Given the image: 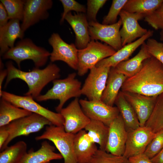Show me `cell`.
I'll return each instance as SVG.
<instances>
[{
	"label": "cell",
	"mask_w": 163,
	"mask_h": 163,
	"mask_svg": "<svg viewBox=\"0 0 163 163\" xmlns=\"http://www.w3.org/2000/svg\"><path fill=\"white\" fill-rule=\"evenodd\" d=\"M84 129L91 140L99 145L100 149L105 151L108 135L109 126L101 121L91 120Z\"/></svg>",
	"instance_id": "83f0119b"
},
{
	"label": "cell",
	"mask_w": 163,
	"mask_h": 163,
	"mask_svg": "<svg viewBox=\"0 0 163 163\" xmlns=\"http://www.w3.org/2000/svg\"><path fill=\"white\" fill-rule=\"evenodd\" d=\"M114 104L119 111L127 131L135 129L140 126L134 109L126 100L121 91H120Z\"/></svg>",
	"instance_id": "484cf974"
},
{
	"label": "cell",
	"mask_w": 163,
	"mask_h": 163,
	"mask_svg": "<svg viewBox=\"0 0 163 163\" xmlns=\"http://www.w3.org/2000/svg\"><path fill=\"white\" fill-rule=\"evenodd\" d=\"M150 160L152 163H163V148L158 154Z\"/></svg>",
	"instance_id": "ee69618b"
},
{
	"label": "cell",
	"mask_w": 163,
	"mask_h": 163,
	"mask_svg": "<svg viewBox=\"0 0 163 163\" xmlns=\"http://www.w3.org/2000/svg\"><path fill=\"white\" fill-rule=\"evenodd\" d=\"M76 73L69 74L63 79H56L52 81L53 87L44 94L40 95L36 98L38 101L49 100H58L59 103L56 107L59 113L66 102L72 98H78L82 95L81 82L76 78Z\"/></svg>",
	"instance_id": "3957f363"
},
{
	"label": "cell",
	"mask_w": 163,
	"mask_h": 163,
	"mask_svg": "<svg viewBox=\"0 0 163 163\" xmlns=\"http://www.w3.org/2000/svg\"><path fill=\"white\" fill-rule=\"evenodd\" d=\"M32 113L1 98L0 101V127L5 126L13 121L29 116Z\"/></svg>",
	"instance_id": "4316f807"
},
{
	"label": "cell",
	"mask_w": 163,
	"mask_h": 163,
	"mask_svg": "<svg viewBox=\"0 0 163 163\" xmlns=\"http://www.w3.org/2000/svg\"><path fill=\"white\" fill-rule=\"evenodd\" d=\"M144 20L155 30L163 29V2L153 12L145 15Z\"/></svg>",
	"instance_id": "e575fe53"
},
{
	"label": "cell",
	"mask_w": 163,
	"mask_h": 163,
	"mask_svg": "<svg viewBox=\"0 0 163 163\" xmlns=\"http://www.w3.org/2000/svg\"><path fill=\"white\" fill-rule=\"evenodd\" d=\"M8 71L5 86L13 79L18 78L27 85L28 90L24 94L34 99L39 96L43 88L49 82L60 77V69L55 64L50 62L45 68L35 67L31 71L25 72L16 68L11 62L6 65Z\"/></svg>",
	"instance_id": "7a4b0ae2"
},
{
	"label": "cell",
	"mask_w": 163,
	"mask_h": 163,
	"mask_svg": "<svg viewBox=\"0 0 163 163\" xmlns=\"http://www.w3.org/2000/svg\"><path fill=\"white\" fill-rule=\"evenodd\" d=\"M55 147L44 140L37 150H30L27 152L19 163H50L54 160L63 158L60 153L55 152Z\"/></svg>",
	"instance_id": "cb8c5ba5"
},
{
	"label": "cell",
	"mask_w": 163,
	"mask_h": 163,
	"mask_svg": "<svg viewBox=\"0 0 163 163\" xmlns=\"http://www.w3.org/2000/svg\"><path fill=\"white\" fill-rule=\"evenodd\" d=\"M151 56L146 49L145 42L136 56L120 62L114 68L117 72L129 78L137 73L141 69L143 62Z\"/></svg>",
	"instance_id": "d4e9b609"
},
{
	"label": "cell",
	"mask_w": 163,
	"mask_h": 163,
	"mask_svg": "<svg viewBox=\"0 0 163 163\" xmlns=\"http://www.w3.org/2000/svg\"><path fill=\"white\" fill-rule=\"evenodd\" d=\"M20 21L11 19L4 27L0 28V54L2 56L14 46L16 40L23 39L24 33L22 30Z\"/></svg>",
	"instance_id": "7402d4cb"
},
{
	"label": "cell",
	"mask_w": 163,
	"mask_h": 163,
	"mask_svg": "<svg viewBox=\"0 0 163 163\" xmlns=\"http://www.w3.org/2000/svg\"><path fill=\"white\" fill-rule=\"evenodd\" d=\"M110 67L96 66L91 69L81 88V94L89 101L101 100Z\"/></svg>",
	"instance_id": "8fae6325"
},
{
	"label": "cell",
	"mask_w": 163,
	"mask_h": 163,
	"mask_svg": "<svg viewBox=\"0 0 163 163\" xmlns=\"http://www.w3.org/2000/svg\"><path fill=\"white\" fill-rule=\"evenodd\" d=\"M65 20L72 28L75 35V45L78 49L86 47L91 40L88 33V22L84 13H75L69 12Z\"/></svg>",
	"instance_id": "d6986e66"
},
{
	"label": "cell",
	"mask_w": 163,
	"mask_h": 163,
	"mask_svg": "<svg viewBox=\"0 0 163 163\" xmlns=\"http://www.w3.org/2000/svg\"><path fill=\"white\" fill-rule=\"evenodd\" d=\"M74 148L77 163H87L98 149L83 129L75 134Z\"/></svg>",
	"instance_id": "44dd1931"
},
{
	"label": "cell",
	"mask_w": 163,
	"mask_h": 163,
	"mask_svg": "<svg viewBox=\"0 0 163 163\" xmlns=\"http://www.w3.org/2000/svg\"><path fill=\"white\" fill-rule=\"evenodd\" d=\"M127 77L110 67L106 85L103 92L101 101L106 104L113 106L120 89Z\"/></svg>",
	"instance_id": "603a6c76"
},
{
	"label": "cell",
	"mask_w": 163,
	"mask_h": 163,
	"mask_svg": "<svg viewBox=\"0 0 163 163\" xmlns=\"http://www.w3.org/2000/svg\"><path fill=\"white\" fill-rule=\"evenodd\" d=\"M121 91L151 97L163 93V65L152 56L146 59L137 73L126 79Z\"/></svg>",
	"instance_id": "6da1fadb"
},
{
	"label": "cell",
	"mask_w": 163,
	"mask_h": 163,
	"mask_svg": "<svg viewBox=\"0 0 163 163\" xmlns=\"http://www.w3.org/2000/svg\"><path fill=\"white\" fill-rule=\"evenodd\" d=\"M106 0H88L86 16L88 22L97 21L96 16L99 10L104 5Z\"/></svg>",
	"instance_id": "f35d334b"
},
{
	"label": "cell",
	"mask_w": 163,
	"mask_h": 163,
	"mask_svg": "<svg viewBox=\"0 0 163 163\" xmlns=\"http://www.w3.org/2000/svg\"><path fill=\"white\" fill-rule=\"evenodd\" d=\"M122 25L120 18L116 23L109 25L101 24L97 21L88 22L91 40L104 42L117 51L123 47L120 33Z\"/></svg>",
	"instance_id": "9c48e42d"
},
{
	"label": "cell",
	"mask_w": 163,
	"mask_h": 163,
	"mask_svg": "<svg viewBox=\"0 0 163 163\" xmlns=\"http://www.w3.org/2000/svg\"><path fill=\"white\" fill-rule=\"evenodd\" d=\"M122 22L120 33L122 46L131 43L145 35L148 30L139 24V20L144 18L145 14L131 13L122 10L119 15Z\"/></svg>",
	"instance_id": "4fadbf2b"
},
{
	"label": "cell",
	"mask_w": 163,
	"mask_h": 163,
	"mask_svg": "<svg viewBox=\"0 0 163 163\" xmlns=\"http://www.w3.org/2000/svg\"><path fill=\"white\" fill-rule=\"evenodd\" d=\"M163 148V130L157 133L155 137L147 146L144 152L151 159L158 154Z\"/></svg>",
	"instance_id": "d590c367"
},
{
	"label": "cell",
	"mask_w": 163,
	"mask_h": 163,
	"mask_svg": "<svg viewBox=\"0 0 163 163\" xmlns=\"http://www.w3.org/2000/svg\"><path fill=\"white\" fill-rule=\"evenodd\" d=\"M109 128L105 151L115 155L123 156L125 151L127 132L120 114L111 123Z\"/></svg>",
	"instance_id": "e0dca14e"
},
{
	"label": "cell",
	"mask_w": 163,
	"mask_h": 163,
	"mask_svg": "<svg viewBox=\"0 0 163 163\" xmlns=\"http://www.w3.org/2000/svg\"><path fill=\"white\" fill-rule=\"evenodd\" d=\"M0 97L18 107L43 116L53 125H63L64 120L59 113L53 112L43 107L31 96H19L2 91Z\"/></svg>",
	"instance_id": "ba28073f"
},
{
	"label": "cell",
	"mask_w": 163,
	"mask_h": 163,
	"mask_svg": "<svg viewBox=\"0 0 163 163\" xmlns=\"http://www.w3.org/2000/svg\"><path fill=\"white\" fill-rule=\"evenodd\" d=\"M163 0H128L123 10L131 13H141L146 15L157 9Z\"/></svg>",
	"instance_id": "f1b7e54d"
},
{
	"label": "cell",
	"mask_w": 163,
	"mask_h": 163,
	"mask_svg": "<svg viewBox=\"0 0 163 163\" xmlns=\"http://www.w3.org/2000/svg\"><path fill=\"white\" fill-rule=\"evenodd\" d=\"M81 108L91 120L101 121L108 126L120 114L117 107L109 106L101 100H79Z\"/></svg>",
	"instance_id": "5bb4252c"
},
{
	"label": "cell",
	"mask_w": 163,
	"mask_h": 163,
	"mask_svg": "<svg viewBox=\"0 0 163 163\" xmlns=\"http://www.w3.org/2000/svg\"><path fill=\"white\" fill-rule=\"evenodd\" d=\"M160 39L161 40L163 41V29L160 32Z\"/></svg>",
	"instance_id": "f6af8a7d"
},
{
	"label": "cell",
	"mask_w": 163,
	"mask_h": 163,
	"mask_svg": "<svg viewBox=\"0 0 163 163\" xmlns=\"http://www.w3.org/2000/svg\"><path fill=\"white\" fill-rule=\"evenodd\" d=\"M129 163H152L144 153L131 157L128 158Z\"/></svg>",
	"instance_id": "ab89813d"
},
{
	"label": "cell",
	"mask_w": 163,
	"mask_h": 163,
	"mask_svg": "<svg viewBox=\"0 0 163 163\" xmlns=\"http://www.w3.org/2000/svg\"><path fill=\"white\" fill-rule=\"evenodd\" d=\"M87 163H129V161L123 156L115 155L99 149Z\"/></svg>",
	"instance_id": "d6a6232c"
},
{
	"label": "cell",
	"mask_w": 163,
	"mask_h": 163,
	"mask_svg": "<svg viewBox=\"0 0 163 163\" xmlns=\"http://www.w3.org/2000/svg\"><path fill=\"white\" fill-rule=\"evenodd\" d=\"M116 51L106 44L91 40L86 47L78 49V75H84L99 62L112 56Z\"/></svg>",
	"instance_id": "8992f818"
},
{
	"label": "cell",
	"mask_w": 163,
	"mask_h": 163,
	"mask_svg": "<svg viewBox=\"0 0 163 163\" xmlns=\"http://www.w3.org/2000/svg\"><path fill=\"white\" fill-rule=\"evenodd\" d=\"M153 31L149 30L143 36L134 42L123 46L112 56L99 62L95 66L98 67H115L120 62L127 60L134 52L153 35Z\"/></svg>",
	"instance_id": "ffe728a7"
},
{
	"label": "cell",
	"mask_w": 163,
	"mask_h": 163,
	"mask_svg": "<svg viewBox=\"0 0 163 163\" xmlns=\"http://www.w3.org/2000/svg\"><path fill=\"white\" fill-rule=\"evenodd\" d=\"M27 145L21 141L7 147L0 153V163H19L27 152Z\"/></svg>",
	"instance_id": "f546056e"
},
{
	"label": "cell",
	"mask_w": 163,
	"mask_h": 163,
	"mask_svg": "<svg viewBox=\"0 0 163 163\" xmlns=\"http://www.w3.org/2000/svg\"><path fill=\"white\" fill-rule=\"evenodd\" d=\"M63 8V11L60 20L62 24L65 20L66 15L71 11H75L77 13H85L86 9L84 5H82L74 0H60Z\"/></svg>",
	"instance_id": "74e56055"
},
{
	"label": "cell",
	"mask_w": 163,
	"mask_h": 163,
	"mask_svg": "<svg viewBox=\"0 0 163 163\" xmlns=\"http://www.w3.org/2000/svg\"><path fill=\"white\" fill-rule=\"evenodd\" d=\"M9 133L5 126L0 127V149L8 139Z\"/></svg>",
	"instance_id": "b9f144b4"
},
{
	"label": "cell",
	"mask_w": 163,
	"mask_h": 163,
	"mask_svg": "<svg viewBox=\"0 0 163 163\" xmlns=\"http://www.w3.org/2000/svg\"><path fill=\"white\" fill-rule=\"evenodd\" d=\"M122 92L134 109L140 126H144L152 113L157 96L151 97L135 93Z\"/></svg>",
	"instance_id": "ac0fdd59"
},
{
	"label": "cell",
	"mask_w": 163,
	"mask_h": 163,
	"mask_svg": "<svg viewBox=\"0 0 163 163\" xmlns=\"http://www.w3.org/2000/svg\"><path fill=\"white\" fill-rule=\"evenodd\" d=\"M53 125L47 119L40 115L32 113L31 115L16 120L5 126L8 133V137L1 152L7 147L14 138L21 136H28L38 132L45 126Z\"/></svg>",
	"instance_id": "52a82bcc"
},
{
	"label": "cell",
	"mask_w": 163,
	"mask_h": 163,
	"mask_svg": "<svg viewBox=\"0 0 163 163\" xmlns=\"http://www.w3.org/2000/svg\"><path fill=\"white\" fill-rule=\"evenodd\" d=\"M145 126L156 133L163 130V93L157 96L153 111Z\"/></svg>",
	"instance_id": "4dcf8cb0"
},
{
	"label": "cell",
	"mask_w": 163,
	"mask_h": 163,
	"mask_svg": "<svg viewBox=\"0 0 163 163\" xmlns=\"http://www.w3.org/2000/svg\"><path fill=\"white\" fill-rule=\"evenodd\" d=\"M79 100L78 98H75L59 112L64 120L65 131L74 134L85 129L91 120L83 111Z\"/></svg>",
	"instance_id": "9a60e30c"
},
{
	"label": "cell",
	"mask_w": 163,
	"mask_h": 163,
	"mask_svg": "<svg viewBox=\"0 0 163 163\" xmlns=\"http://www.w3.org/2000/svg\"><path fill=\"white\" fill-rule=\"evenodd\" d=\"M75 134L66 132L63 126H46L45 131L36 140H48L53 143L64 159V163H77L74 148Z\"/></svg>",
	"instance_id": "5b68a950"
},
{
	"label": "cell",
	"mask_w": 163,
	"mask_h": 163,
	"mask_svg": "<svg viewBox=\"0 0 163 163\" xmlns=\"http://www.w3.org/2000/svg\"><path fill=\"white\" fill-rule=\"evenodd\" d=\"M53 50L50 59L51 62L61 61L75 70H77L78 49L73 43L68 44L57 33H53L48 40Z\"/></svg>",
	"instance_id": "30bf717a"
},
{
	"label": "cell",
	"mask_w": 163,
	"mask_h": 163,
	"mask_svg": "<svg viewBox=\"0 0 163 163\" xmlns=\"http://www.w3.org/2000/svg\"><path fill=\"white\" fill-rule=\"evenodd\" d=\"M9 20L7 12L3 4L0 3V28L5 26Z\"/></svg>",
	"instance_id": "60d3db41"
},
{
	"label": "cell",
	"mask_w": 163,
	"mask_h": 163,
	"mask_svg": "<svg viewBox=\"0 0 163 163\" xmlns=\"http://www.w3.org/2000/svg\"><path fill=\"white\" fill-rule=\"evenodd\" d=\"M128 0H113L112 1L109 11L103 18L102 24L109 25L114 24L117 21L118 15Z\"/></svg>",
	"instance_id": "836d02e7"
},
{
	"label": "cell",
	"mask_w": 163,
	"mask_h": 163,
	"mask_svg": "<svg viewBox=\"0 0 163 163\" xmlns=\"http://www.w3.org/2000/svg\"><path fill=\"white\" fill-rule=\"evenodd\" d=\"M8 14L9 20L17 19L22 21L25 0H1Z\"/></svg>",
	"instance_id": "1f68e13d"
},
{
	"label": "cell",
	"mask_w": 163,
	"mask_h": 163,
	"mask_svg": "<svg viewBox=\"0 0 163 163\" xmlns=\"http://www.w3.org/2000/svg\"><path fill=\"white\" fill-rule=\"evenodd\" d=\"M50 54L46 49L37 46L30 39L26 38L18 42L2 56V58L14 61L19 68L22 61L31 60L35 67L39 68L45 65Z\"/></svg>",
	"instance_id": "277c9868"
},
{
	"label": "cell",
	"mask_w": 163,
	"mask_h": 163,
	"mask_svg": "<svg viewBox=\"0 0 163 163\" xmlns=\"http://www.w3.org/2000/svg\"><path fill=\"white\" fill-rule=\"evenodd\" d=\"M3 67H0V97L1 96L2 91V85L5 77L7 76L8 71L6 69H3Z\"/></svg>",
	"instance_id": "7bdbcfd3"
},
{
	"label": "cell",
	"mask_w": 163,
	"mask_h": 163,
	"mask_svg": "<svg viewBox=\"0 0 163 163\" xmlns=\"http://www.w3.org/2000/svg\"><path fill=\"white\" fill-rule=\"evenodd\" d=\"M53 5L51 0H25L23 17L21 24L22 30L24 32L40 21L47 19L49 16L48 11Z\"/></svg>",
	"instance_id": "2e32d148"
},
{
	"label": "cell",
	"mask_w": 163,
	"mask_h": 163,
	"mask_svg": "<svg viewBox=\"0 0 163 163\" xmlns=\"http://www.w3.org/2000/svg\"><path fill=\"white\" fill-rule=\"evenodd\" d=\"M127 131V138L123 156L127 158L144 153L147 146L157 135V133L145 126Z\"/></svg>",
	"instance_id": "7c38bea8"
},
{
	"label": "cell",
	"mask_w": 163,
	"mask_h": 163,
	"mask_svg": "<svg viewBox=\"0 0 163 163\" xmlns=\"http://www.w3.org/2000/svg\"><path fill=\"white\" fill-rule=\"evenodd\" d=\"M146 49L150 54L163 65V43L155 39L149 38L145 42Z\"/></svg>",
	"instance_id": "8d00e7d4"
}]
</instances>
